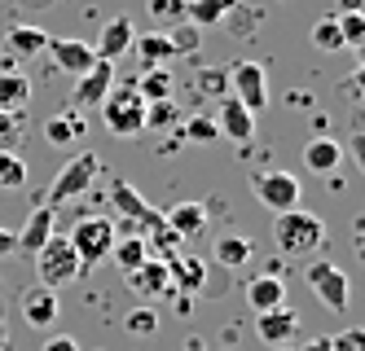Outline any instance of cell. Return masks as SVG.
I'll return each mask as SVG.
<instances>
[{"label": "cell", "mask_w": 365, "mask_h": 351, "mask_svg": "<svg viewBox=\"0 0 365 351\" xmlns=\"http://www.w3.org/2000/svg\"><path fill=\"white\" fill-rule=\"evenodd\" d=\"M273 241H277L282 255L304 259V255H312L326 241V224L312 211H299V206L295 211H282V215H273Z\"/></svg>", "instance_id": "6da1fadb"}, {"label": "cell", "mask_w": 365, "mask_h": 351, "mask_svg": "<svg viewBox=\"0 0 365 351\" xmlns=\"http://www.w3.org/2000/svg\"><path fill=\"white\" fill-rule=\"evenodd\" d=\"M66 241H71L75 259H80V268L88 273L93 263L110 259L115 241H119V229H115V220H110V215H84V220H80V224H75V229L66 233Z\"/></svg>", "instance_id": "7a4b0ae2"}, {"label": "cell", "mask_w": 365, "mask_h": 351, "mask_svg": "<svg viewBox=\"0 0 365 351\" xmlns=\"http://www.w3.org/2000/svg\"><path fill=\"white\" fill-rule=\"evenodd\" d=\"M101 176V154H93V150H84V154H75V158H66L62 163V172L53 176V184H48V206H66V202H75L80 194H88V184Z\"/></svg>", "instance_id": "3957f363"}, {"label": "cell", "mask_w": 365, "mask_h": 351, "mask_svg": "<svg viewBox=\"0 0 365 351\" xmlns=\"http://www.w3.org/2000/svg\"><path fill=\"white\" fill-rule=\"evenodd\" d=\"M31 259H36V277H40V285H44V290H62V285H71L75 277L84 273L80 259H75V251H71V241H66L62 233L48 237Z\"/></svg>", "instance_id": "277c9868"}, {"label": "cell", "mask_w": 365, "mask_h": 351, "mask_svg": "<svg viewBox=\"0 0 365 351\" xmlns=\"http://www.w3.org/2000/svg\"><path fill=\"white\" fill-rule=\"evenodd\" d=\"M101 123L115 137H137L145 132V101L137 97V88H110V97L101 101Z\"/></svg>", "instance_id": "5b68a950"}, {"label": "cell", "mask_w": 365, "mask_h": 351, "mask_svg": "<svg viewBox=\"0 0 365 351\" xmlns=\"http://www.w3.org/2000/svg\"><path fill=\"white\" fill-rule=\"evenodd\" d=\"M247 184H251L255 202L269 206V211H277V215L299 206V176L295 172H251Z\"/></svg>", "instance_id": "8992f818"}, {"label": "cell", "mask_w": 365, "mask_h": 351, "mask_svg": "<svg viewBox=\"0 0 365 351\" xmlns=\"http://www.w3.org/2000/svg\"><path fill=\"white\" fill-rule=\"evenodd\" d=\"M308 290L317 294V299L330 308V312H348V299H352V281L344 268H334L330 259H312L308 263V273H304Z\"/></svg>", "instance_id": "52a82bcc"}, {"label": "cell", "mask_w": 365, "mask_h": 351, "mask_svg": "<svg viewBox=\"0 0 365 351\" xmlns=\"http://www.w3.org/2000/svg\"><path fill=\"white\" fill-rule=\"evenodd\" d=\"M229 97L242 105L247 115H259L269 105V75L259 62H233L229 66Z\"/></svg>", "instance_id": "ba28073f"}, {"label": "cell", "mask_w": 365, "mask_h": 351, "mask_svg": "<svg viewBox=\"0 0 365 351\" xmlns=\"http://www.w3.org/2000/svg\"><path fill=\"white\" fill-rule=\"evenodd\" d=\"M115 88V66L110 62H93V70H84L80 79H75V93H71V110L84 115L88 105H101L110 97Z\"/></svg>", "instance_id": "9c48e42d"}, {"label": "cell", "mask_w": 365, "mask_h": 351, "mask_svg": "<svg viewBox=\"0 0 365 351\" xmlns=\"http://www.w3.org/2000/svg\"><path fill=\"white\" fill-rule=\"evenodd\" d=\"M110 202H115L137 229H145V233H159V229H163V211H154L128 180H115V184H110Z\"/></svg>", "instance_id": "30bf717a"}, {"label": "cell", "mask_w": 365, "mask_h": 351, "mask_svg": "<svg viewBox=\"0 0 365 351\" xmlns=\"http://www.w3.org/2000/svg\"><path fill=\"white\" fill-rule=\"evenodd\" d=\"M31 105V79L14 58H0V110L9 115H27Z\"/></svg>", "instance_id": "8fae6325"}, {"label": "cell", "mask_w": 365, "mask_h": 351, "mask_svg": "<svg viewBox=\"0 0 365 351\" xmlns=\"http://www.w3.org/2000/svg\"><path fill=\"white\" fill-rule=\"evenodd\" d=\"M48 58H53V66L62 70V75H75L80 79L84 70H93V62H97V53H93V44H84V40H66V36H48Z\"/></svg>", "instance_id": "7c38bea8"}, {"label": "cell", "mask_w": 365, "mask_h": 351, "mask_svg": "<svg viewBox=\"0 0 365 351\" xmlns=\"http://www.w3.org/2000/svg\"><path fill=\"white\" fill-rule=\"evenodd\" d=\"M133 40H137V26H133V18H110L106 26H101V36H97V44H93V53H97V62H119L128 48H133Z\"/></svg>", "instance_id": "4fadbf2b"}, {"label": "cell", "mask_w": 365, "mask_h": 351, "mask_svg": "<svg viewBox=\"0 0 365 351\" xmlns=\"http://www.w3.org/2000/svg\"><path fill=\"white\" fill-rule=\"evenodd\" d=\"M18 312H22V320H27L31 330H48V325L58 320V290H44V285L22 290Z\"/></svg>", "instance_id": "5bb4252c"}, {"label": "cell", "mask_w": 365, "mask_h": 351, "mask_svg": "<svg viewBox=\"0 0 365 351\" xmlns=\"http://www.w3.org/2000/svg\"><path fill=\"white\" fill-rule=\"evenodd\" d=\"M255 334H259V342H269V347H286V342H295V334H299V316L291 308L259 312L255 316Z\"/></svg>", "instance_id": "9a60e30c"}, {"label": "cell", "mask_w": 365, "mask_h": 351, "mask_svg": "<svg viewBox=\"0 0 365 351\" xmlns=\"http://www.w3.org/2000/svg\"><path fill=\"white\" fill-rule=\"evenodd\" d=\"M53 215H58V211L48 206V202H36V206H31L27 224H22V233H18V251H22V255H36L44 241L53 237Z\"/></svg>", "instance_id": "2e32d148"}, {"label": "cell", "mask_w": 365, "mask_h": 351, "mask_svg": "<svg viewBox=\"0 0 365 351\" xmlns=\"http://www.w3.org/2000/svg\"><path fill=\"white\" fill-rule=\"evenodd\" d=\"M247 303H251L255 316H259V312H273V308H286V281H282L277 273L251 277V281H247Z\"/></svg>", "instance_id": "e0dca14e"}, {"label": "cell", "mask_w": 365, "mask_h": 351, "mask_svg": "<svg viewBox=\"0 0 365 351\" xmlns=\"http://www.w3.org/2000/svg\"><path fill=\"white\" fill-rule=\"evenodd\" d=\"M216 105H220V115H212V119H216V127H220V137H225V141H251V132H255V115H247V110H242V105L233 101L229 93H225Z\"/></svg>", "instance_id": "ac0fdd59"}, {"label": "cell", "mask_w": 365, "mask_h": 351, "mask_svg": "<svg viewBox=\"0 0 365 351\" xmlns=\"http://www.w3.org/2000/svg\"><path fill=\"white\" fill-rule=\"evenodd\" d=\"M168 277H172V290H180L190 299V294H198L207 285V263L198 255H172L168 259Z\"/></svg>", "instance_id": "d6986e66"}, {"label": "cell", "mask_w": 365, "mask_h": 351, "mask_svg": "<svg viewBox=\"0 0 365 351\" xmlns=\"http://www.w3.org/2000/svg\"><path fill=\"white\" fill-rule=\"evenodd\" d=\"M48 48V31H40V26H27V22H18L5 31V58L22 62V58H40V53Z\"/></svg>", "instance_id": "ffe728a7"}, {"label": "cell", "mask_w": 365, "mask_h": 351, "mask_svg": "<svg viewBox=\"0 0 365 351\" xmlns=\"http://www.w3.org/2000/svg\"><path fill=\"white\" fill-rule=\"evenodd\" d=\"M339 163H344V145H339V141H330V137L304 141V167H308L312 176H334Z\"/></svg>", "instance_id": "44dd1931"}, {"label": "cell", "mask_w": 365, "mask_h": 351, "mask_svg": "<svg viewBox=\"0 0 365 351\" xmlns=\"http://www.w3.org/2000/svg\"><path fill=\"white\" fill-rule=\"evenodd\" d=\"M128 290H133V294H145V299H154V294H168V290H172L168 259H145L137 273H128Z\"/></svg>", "instance_id": "7402d4cb"}, {"label": "cell", "mask_w": 365, "mask_h": 351, "mask_svg": "<svg viewBox=\"0 0 365 351\" xmlns=\"http://www.w3.org/2000/svg\"><path fill=\"white\" fill-rule=\"evenodd\" d=\"M163 224L185 241V237H198L202 229H207V206L202 202H176V206H168L163 211Z\"/></svg>", "instance_id": "603a6c76"}, {"label": "cell", "mask_w": 365, "mask_h": 351, "mask_svg": "<svg viewBox=\"0 0 365 351\" xmlns=\"http://www.w3.org/2000/svg\"><path fill=\"white\" fill-rule=\"evenodd\" d=\"M133 53L141 58V70H150V66H163V62H172V58H176V48H172V36H163V31L137 36V40H133Z\"/></svg>", "instance_id": "cb8c5ba5"}, {"label": "cell", "mask_w": 365, "mask_h": 351, "mask_svg": "<svg viewBox=\"0 0 365 351\" xmlns=\"http://www.w3.org/2000/svg\"><path fill=\"white\" fill-rule=\"evenodd\" d=\"M44 137H48V145H71V141H84V115H75V110H58V115H48Z\"/></svg>", "instance_id": "d4e9b609"}, {"label": "cell", "mask_w": 365, "mask_h": 351, "mask_svg": "<svg viewBox=\"0 0 365 351\" xmlns=\"http://www.w3.org/2000/svg\"><path fill=\"white\" fill-rule=\"evenodd\" d=\"M233 9H238V0H190L185 22L202 31V26H216V22H225Z\"/></svg>", "instance_id": "484cf974"}, {"label": "cell", "mask_w": 365, "mask_h": 351, "mask_svg": "<svg viewBox=\"0 0 365 351\" xmlns=\"http://www.w3.org/2000/svg\"><path fill=\"white\" fill-rule=\"evenodd\" d=\"M110 259L119 263V273H123V277H128V273H137V268L150 259V251H145V237H137V233L119 237V241H115V251H110Z\"/></svg>", "instance_id": "4316f807"}, {"label": "cell", "mask_w": 365, "mask_h": 351, "mask_svg": "<svg viewBox=\"0 0 365 351\" xmlns=\"http://www.w3.org/2000/svg\"><path fill=\"white\" fill-rule=\"evenodd\" d=\"M137 97H141L145 105H154V101H168V97H172V75H168L163 66H150V70H141V79H137Z\"/></svg>", "instance_id": "83f0119b"}, {"label": "cell", "mask_w": 365, "mask_h": 351, "mask_svg": "<svg viewBox=\"0 0 365 351\" xmlns=\"http://www.w3.org/2000/svg\"><path fill=\"white\" fill-rule=\"evenodd\" d=\"M251 241L242 237V233H229V237H216V259L225 263V268H247L251 263Z\"/></svg>", "instance_id": "f1b7e54d"}, {"label": "cell", "mask_w": 365, "mask_h": 351, "mask_svg": "<svg viewBox=\"0 0 365 351\" xmlns=\"http://www.w3.org/2000/svg\"><path fill=\"white\" fill-rule=\"evenodd\" d=\"M312 48H322V53H339L344 48V36H339V18H317L312 22Z\"/></svg>", "instance_id": "f546056e"}, {"label": "cell", "mask_w": 365, "mask_h": 351, "mask_svg": "<svg viewBox=\"0 0 365 351\" xmlns=\"http://www.w3.org/2000/svg\"><path fill=\"white\" fill-rule=\"evenodd\" d=\"M123 330L133 338H154V334H159V312H154V308H133L123 316Z\"/></svg>", "instance_id": "4dcf8cb0"}, {"label": "cell", "mask_w": 365, "mask_h": 351, "mask_svg": "<svg viewBox=\"0 0 365 351\" xmlns=\"http://www.w3.org/2000/svg\"><path fill=\"white\" fill-rule=\"evenodd\" d=\"M180 132H185L194 145H212V141H220V127H216L212 115H190L185 123H180Z\"/></svg>", "instance_id": "1f68e13d"}, {"label": "cell", "mask_w": 365, "mask_h": 351, "mask_svg": "<svg viewBox=\"0 0 365 351\" xmlns=\"http://www.w3.org/2000/svg\"><path fill=\"white\" fill-rule=\"evenodd\" d=\"M27 184V163H22L18 154H5L0 150V189L5 194H14V189H22Z\"/></svg>", "instance_id": "d6a6232c"}, {"label": "cell", "mask_w": 365, "mask_h": 351, "mask_svg": "<svg viewBox=\"0 0 365 351\" xmlns=\"http://www.w3.org/2000/svg\"><path fill=\"white\" fill-rule=\"evenodd\" d=\"M22 132H27V115H9V110H0V150H5V154H18Z\"/></svg>", "instance_id": "836d02e7"}, {"label": "cell", "mask_w": 365, "mask_h": 351, "mask_svg": "<svg viewBox=\"0 0 365 351\" xmlns=\"http://www.w3.org/2000/svg\"><path fill=\"white\" fill-rule=\"evenodd\" d=\"M194 88H198L202 97H212V101H220V97L229 93V75H225L220 66H202V70H198V79H194Z\"/></svg>", "instance_id": "e575fe53"}, {"label": "cell", "mask_w": 365, "mask_h": 351, "mask_svg": "<svg viewBox=\"0 0 365 351\" xmlns=\"http://www.w3.org/2000/svg\"><path fill=\"white\" fill-rule=\"evenodd\" d=\"M145 5H150V18H154V22L180 26V22H185V9H190V0H145Z\"/></svg>", "instance_id": "d590c367"}, {"label": "cell", "mask_w": 365, "mask_h": 351, "mask_svg": "<svg viewBox=\"0 0 365 351\" xmlns=\"http://www.w3.org/2000/svg\"><path fill=\"white\" fill-rule=\"evenodd\" d=\"M334 18H339L344 48H361V44H365V14H334Z\"/></svg>", "instance_id": "8d00e7d4"}, {"label": "cell", "mask_w": 365, "mask_h": 351, "mask_svg": "<svg viewBox=\"0 0 365 351\" xmlns=\"http://www.w3.org/2000/svg\"><path fill=\"white\" fill-rule=\"evenodd\" d=\"M172 123H180V110H176V101H172V97L145 105V127H172Z\"/></svg>", "instance_id": "74e56055"}, {"label": "cell", "mask_w": 365, "mask_h": 351, "mask_svg": "<svg viewBox=\"0 0 365 351\" xmlns=\"http://www.w3.org/2000/svg\"><path fill=\"white\" fill-rule=\"evenodd\" d=\"M168 36H172L176 53H198V44H202V31H198V26H185V22H180L176 31H168Z\"/></svg>", "instance_id": "f35d334b"}, {"label": "cell", "mask_w": 365, "mask_h": 351, "mask_svg": "<svg viewBox=\"0 0 365 351\" xmlns=\"http://www.w3.org/2000/svg\"><path fill=\"white\" fill-rule=\"evenodd\" d=\"M330 351H365V334L361 330H344L339 338H330Z\"/></svg>", "instance_id": "ab89813d"}, {"label": "cell", "mask_w": 365, "mask_h": 351, "mask_svg": "<svg viewBox=\"0 0 365 351\" xmlns=\"http://www.w3.org/2000/svg\"><path fill=\"white\" fill-rule=\"evenodd\" d=\"M40 351H80V342H75V338H66V334H58V338H48Z\"/></svg>", "instance_id": "60d3db41"}, {"label": "cell", "mask_w": 365, "mask_h": 351, "mask_svg": "<svg viewBox=\"0 0 365 351\" xmlns=\"http://www.w3.org/2000/svg\"><path fill=\"white\" fill-rule=\"evenodd\" d=\"M0 255H18V233L0 229Z\"/></svg>", "instance_id": "b9f144b4"}, {"label": "cell", "mask_w": 365, "mask_h": 351, "mask_svg": "<svg viewBox=\"0 0 365 351\" xmlns=\"http://www.w3.org/2000/svg\"><path fill=\"white\" fill-rule=\"evenodd\" d=\"M339 14H365V0H339Z\"/></svg>", "instance_id": "7bdbcfd3"}, {"label": "cell", "mask_w": 365, "mask_h": 351, "mask_svg": "<svg viewBox=\"0 0 365 351\" xmlns=\"http://www.w3.org/2000/svg\"><path fill=\"white\" fill-rule=\"evenodd\" d=\"M299 351H330V338H308Z\"/></svg>", "instance_id": "ee69618b"}, {"label": "cell", "mask_w": 365, "mask_h": 351, "mask_svg": "<svg viewBox=\"0 0 365 351\" xmlns=\"http://www.w3.org/2000/svg\"><path fill=\"white\" fill-rule=\"evenodd\" d=\"M185 351H202V342H185Z\"/></svg>", "instance_id": "f6af8a7d"}, {"label": "cell", "mask_w": 365, "mask_h": 351, "mask_svg": "<svg viewBox=\"0 0 365 351\" xmlns=\"http://www.w3.org/2000/svg\"><path fill=\"white\" fill-rule=\"evenodd\" d=\"M273 351H291V347H273Z\"/></svg>", "instance_id": "bcb514c9"}]
</instances>
